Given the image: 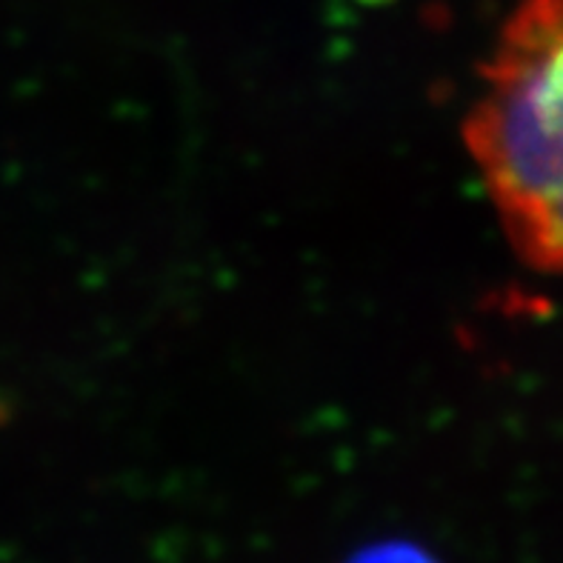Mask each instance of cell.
Instances as JSON below:
<instances>
[{
	"label": "cell",
	"mask_w": 563,
	"mask_h": 563,
	"mask_svg": "<svg viewBox=\"0 0 563 563\" xmlns=\"http://www.w3.org/2000/svg\"><path fill=\"white\" fill-rule=\"evenodd\" d=\"M464 141L507 232L563 195V0L509 14Z\"/></svg>",
	"instance_id": "obj_1"
},
{
	"label": "cell",
	"mask_w": 563,
	"mask_h": 563,
	"mask_svg": "<svg viewBox=\"0 0 563 563\" xmlns=\"http://www.w3.org/2000/svg\"><path fill=\"white\" fill-rule=\"evenodd\" d=\"M518 255L541 272H563V195L507 232Z\"/></svg>",
	"instance_id": "obj_2"
},
{
	"label": "cell",
	"mask_w": 563,
	"mask_h": 563,
	"mask_svg": "<svg viewBox=\"0 0 563 563\" xmlns=\"http://www.w3.org/2000/svg\"><path fill=\"white\" fill-rule=\"evenodd\" d=\"M357 563H429L421 552L409 550V547H384L369 555L357 558Z\"/></svg>",
	"instance_id": "obj_3"
}]
</instances>
